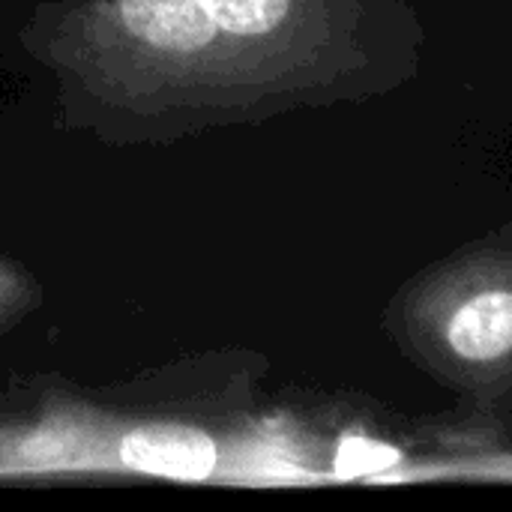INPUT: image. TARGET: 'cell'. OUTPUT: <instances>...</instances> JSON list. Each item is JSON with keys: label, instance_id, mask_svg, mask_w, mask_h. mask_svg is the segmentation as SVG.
<instances>
[{"label": "cell", "instance_id": "cell-3", "mask_svg": "<svg viewBox=\"0 0 512 512\" xmlns=\"http://www.w3.org/2000/svg\"><path fill=\"white\" fill-rule=\"evenodd\" d=\"M219 438L195 420L54 411L36 420H0V477L132 474L180 483L219 477Z\"/></svg>", "mask_w": 512, "mask_h": 512}, {"label": "cell", "instance_id": "cell-2", "mask_svg": "<svg viewBox=\"0 0 512 512\" xmlns=\"http://www.w3.org/2000/svg\"><path fill=\"white\" fill-rule=\"evenodd\" d=\"M399 339L462 393H512V243L465 252L417 279L402 294Z\"/></svg>", "mask_w": 512, "mask_h": 512}, {"label": "cell", "instance_id": "cell-4", "mask_svg": "<svg viewBox=\"0 0 512 512\" xmlns=\"http://www.w3.org/2000/svg\"><path fill=\"white\" fill-rule=\"evenodd\" d=\"M42 285L15 258L0 252V333L18 327L42 306Z\"/></svg>", "mask_w": 512, "mask_h": 512}, {"label": "cell", "instance_id": "cell-1", "mask_svg": "<svg viewBox=\"0 0 512 512\" xmlns=\"http://www.w3.org/2000/svg\"><path fill=\"white\" fill-rule=\"evenodd\" d=\"M384 0H60L21 42L63 123L108 144H171L330 105L378 81Z\"/></svg>", "mask_w": 512, "mask_h": 512}]
</instances>
